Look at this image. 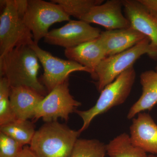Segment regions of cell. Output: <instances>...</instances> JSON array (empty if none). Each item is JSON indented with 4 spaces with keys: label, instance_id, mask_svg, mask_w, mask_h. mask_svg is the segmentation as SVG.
<instances>
[{
    "label": "cell",
    "instance_id": "obj_9",
    "mask_svg": "<svg viewBox=\"0 0 157 157\" xmlns=\"http://www.w3.org/2000/svg\"><path fill=\"white\" fill-rule=\"evenodd\" d=\"M101 33L99 29L82 21L70 20L62 27L49 31L44 42L67 49L97 39Z\"/></svg>",
    "mask_w": 157,
    "mask_h": 157
},
{
    "label": "cell",
    "instance_id": "obj_3",
    "mask_svg": "<svg viewBox=\"0 0 157 157\" xmlns=\"http://www.w3.org/2000/svg\"><path fill=\"white\" fill-rule=\"evenodd\" d=\"M145 54L157 59V46L152 44L147 37L128 50L104 59L94 70L92 76L97 80L98 91L101 92Z\"/></svg>",
    "mask_w": 157,
    "mask_h": 157
},
{
    "label": "cell",
    "instance_id": "obj_5",
    "mask_svg": "<svg viewBox=\"0 0 157 157\" xmlns=\"http://www.w3.org/2000/svg\"><path fill=\"white\" fill-rule=\"evenodd\" d=\"M0 57L12 49L34 42L33 34L17 12L14 0H1Z\"/></svg>",
    "mask_w": 157,
    "mask_h": 157
},
{
    "label": "cell",
    "instance_id": "obj_14",
    "mask_svg": "<svg viewBox=\"0 0 157 157\" xmlns=\"http://www.w3.org/2000/svg\"><path fill=\"white\" fill-rule=\"evenodd\" d=\"M44 97L27 86H11L10 103L17 119L29 120L33 118L36 108Z\"/></svg>",
    "mask_w": 157,
    "mask_h": 157
},
{
    "label": "cell",
    "instance_id": "obj_1",
    "mask_svg": "<svg viewBox=\"0 0 157 157\" xmlns=\"http://www.w3.org/2000/svg\"><path fill=\"white\" fill-rule=\"evenodd\" d=\"M39 62L29 45L17 47L0 57V76L7 78L11 87L27 86L45 96L47 90L38 78Z\"/></svg>",
    "mask_w": 157,
    "mask_h": 157
},
{
    "label": "cell",
    "instance_id": "obj_27",
    "mask_svg": "<svg viewBox=\"0 0 157 157\" xmlns=\"http://www.w3.org/2000/svg\"><path fill=\"white\" fill-rule=\"evenodd\" d=\"M155 70H156V72L157 73V63L156 67Z\"/></svg>",
    "mask_w": 157,
    "mask_h": 157
},
{
    "label": "cell",
    "instance_id": "obj_22",
    "mask_svg": "<svg viewBox=\"0 0 157 157\" xmlns=\"http://www.w3.org/2000/svg\"><path fill=\"white\" fill-rule=\"evenodd\" d=\"M24 146L0 132V157H17Z\"/></svg>",
    "mask_w": 157,
    "mask_h": 157
},
{
    "label": "cell",
    "instance_id": "obj_4",
    "mask_svg": "<svg viewBox=\"0 0 157 157\" xmlns=\"http://www.w3.org/2000/svg\"><path fill=\"white\" fill-rule=\"evenodd\" d=\"M135 78L136 72L132 66L105 86L94 106L86 110H75L83 121V124L78 132L81 133L86 130L96 117L123 104L131 93Z\"/></svg>",
    "mask_w": 157,
    "mask_h": 157
},
{
    "label": "cell",
    "instance_id": "obj_11",
    "mask_svg": "<svg viewBox=\"0 0 157 157\" xmlns=\"http://www.w3.org/2000/svg\"><path fill=\"white\" fill-rule=\"evenodd\" d=\"M122 3L131 27L157 46V14L150 11L138 0H123Z\"/></svg>",
    "mask_w": 157,
    "mask_h": 157
},
{
    "label": "cell",
    "instance_id": "obj_20",
    "mask_svg": "<svg viewBox=\"0 0 157 157\" xmlns=\"http://www.w3.org/2000/svg\"><path fill=\"white\" fill-rule=\"evenodd\" d=\"M61 7L68 16L80 19L94 6L101 5L103 0H52Z\"/></svg>",
    "mask_w": 157,
    "mask_h": 157
},
{
    "label": "cell",
    "instance_id": "obj_16",
    "mask_svg": "<svg viewBox=\"0 0 157 157\" xmlns=\"http://www.w3.org/2000/svg\"><path fill=\"white\" fill-rule=\"evenodd\" d=\"M140 82L142 87V94L129 109L127 115L128 119L144 110H151L157 104V73L147 70L141 73Z\"/></svg>",
    "mask_w": 157,
    "mask_h": 157
},
{
    "label": "cell",
    "instance_id": "obj_21",
    "mask_svg": "<svg viewBox=\"0 0 157 157\" xmlns=\"http://www.w3.org/2000/svg\"><path fill=\"white\" fill-rule=\"evenodd\" d=\"M11 86L8 79L4 77L0 78V126L17 120L11 107L10 100Z\"/></svg>",
    "mask_w": 157,
    "mask_h": 157
},
{
    "label": "cell",
    "instance_id": "obj_15",
    "mask_svg": "<svg viewBox=\"0 0 157 157\" xmlns=\"http://www.w3.org/2000/svg\"><path fill=\"white\" fill-rule=\"evenodd\" d=\"M65 56L94 71L101 62L106 57V52L99 38L85 42L73 48L65 49Z\"/></svg>",
    "mask_w": 157,
    "mask_h": 157
},
{
    "label": "cell",
    "instance_id": "obj_8",
    "mask_svg": "<svg viewBox=\"0 0 157 157\" xmlns=\"http://www.w3.org/2000/svg\"><path fill=\"white\" fill-rule=\"evenodd\" d=\"M29 46L36 52L43 67L42 83L48 93L69 79L70 74L73 72L83 71L91 75V71L87 68L71 60H64L53 56L34 42Z\"/></svg>",
    "mask_w": 157,
    "mask_h": 157
},
{
    "label": "cell",
    "instance_id": "obj_18",
    "mask_svg": "<svg viewBox=\"0 0 157 157\" xmlns=\"http://www.w3.org/2000/svg\"><path fill=\"white\" fill-rule=\"evenodd\" d=\"M1 132L13 138L24 146L30 144L36 131L29 120H17L0 127Z\"/></svg>",
    "mask_w": 157,
    "mask_h": 157
},
{
    "label": "cell",
    "instance_id": "obj_25",
    "mask_svg": "<svg viewBox=\"0 0 157 157\" xmlns=\"http://www.w3.org/2000/svg\"><path fill=\"white\" fill-rule=\"evenodd\" d=\"M17 157H37L32 151L29 146L25 145Z\"/></svg>",
    "mask_w": 157,
    "mask_h": 157
},
{
    "label": "cell",
    "instance_id": "obj_12",
    "mask_svg": "<svg viewBox=\"0 0 157 157\" xmlns=\"http://www.w3.org/2000/svg\"><path fill=\"white\" fill-rule=\"evenodd\" d=\"M130 139L135 146L146 153L157 155V124L151 116L140 113L130 127Z\"/></svg>",
    "mask_w": 157,
    "mask_h": 157
},
{
    "label": "cell",
    "instance_id": "obj_17",
    "mask_svg": "<svg viewBox=\"0 0 157 157\" xmlns=\"http://www.w3.org/2000/svg\"><path fill=\"white\" fill-rule=\"evenodd\" d=\"M109 157H147V153L132 143L126 133L118 135L106 145Z\"/></svg>",
    "mask_w": 157,
    "mask_h": 157
},
{
    "label": "cell",
    "instance_id": "obj_19",
    "mask_svg": "<svg viewBox=\"0 0 157 157\" xmlns=\"http://www.w3.org/2000/svg\"><path fill=\"white\" fill-rule=\"evenodd\" d=\"M106 145L96 139L77 140L70 157H105Z\"/></svg>",
    "mask_w": 157,
    "mask_h": 157
},
{
    "label": "cell",
    "instance_id": "obj_26",
    "mask_svg": "<svg viewBox=\"0 0 157 157\" xmlns=\"http://www.w3.org/2000/svg\"><path fill=\"white\" fill-rule=\"evenodd\" d=\"M147 157H157V155H148Z\"/></svg>",
    "mask_w": 157,
    "mask_h": 157
},
{
    "label": "cell",
    "instance_id": "obj_6",
    "mask_svg": "<svg viewBox=\"0 0 157 157\" xmlns=\"http://www.w3.org/2000/svg\"><path fill=\"white\" fill-rule=\"evenodd\" d=\"M23 20L36 44L46 36L51 26L56 23L70 20V16L59 5L42 0H28Z\"/></svg>",
    "mask_w": 157,
    "mask_h": 157
},
{
    "label": "cell",
    "instance_id": "obj_24",
    "mask_svg": "<svg viewBox=\"0 0 157 157\" xmlns=\"http://www.w3.org/2000/svg\"><path fill=\"white\" fill-rule=\"evenodd\" d=\"M142 5L155 14H157V0H138Z\"/></svg>",
    "mask_w": 157,
    "mask_h": 157
},
{
    "label": "cell",
    "instance_id": "obj_23",
    "mask_svg": "<svg viewBox=\"0 0 157 157\" xmlns=\"http://www.w3.org/2000/svg\"><path fill=\"white\" fill-rule=\"evenodd\" d=\"M17 12L23 18L28 5V0H14Z\"/></svg>",
    "mask_w": 157,
    "mask_h": 157
},
{
    "label": "cell",
    "instance_id": "obj_13",
    "mask_svg": "<svg viewBox=\"0 0 157 157\" xmlns=\"http://www.w3.org/2000/svg\"><path fill=\"white\" fill-rule=\"evenodd\" d=\"M98 38L104 46L107 57L128 50L146 37L130 27L127 29L101 32Z\"/></svg>",
    "mask_w": 157,
    "mask_h": 157
},
{
    "label": "cell",
    "instance_id": "obj_7",
    "mask_svg": "<svg viewBox=\"0 0 157 157\" xmlns=\"http://www.w3.org/2000/svg\"><path fill=\"white\" fill-rule=\"evenodd\" d=\"M81 103L70 94L69 79L59 85L44 97L36 108L33 118H42L46 123L61 118L67 121L70 113L75 112Z\"/></svg>",
    "mask_w": 157,
    "mask_h": 157
},
{
    "label": "cell",
    "instance_id": "obj_2",
    "mask_svg": "<svg viewBox=\"0 0 157 157\" xmlns=\"http://www.w3.org/2000/svg\"><path fill=\"white\" fill-rule=\"evenodd\" d=\"M80 133L57 121L36 131L30 148L37 157H70Z\"/></svg>",
    "mask_w": 157,
    "mask_h": 157
},
{
    "label": "cell",
    "instance_id": "obj_10",
    "mask_svg": "<svg viewBox=\"0 0 157 157\" xmlns=\"http://www.w3.org/2000/svg\"><path fill=\"white\" fill-rule=\"evenodd\" d=\"M122 7V1L109 0L94 6L79 20L102 26L107 31L128 28L131 23L123 14Z\"/></svg>",
    "mask_w": 157,
    "mask_h": 157
}]
</instances>
